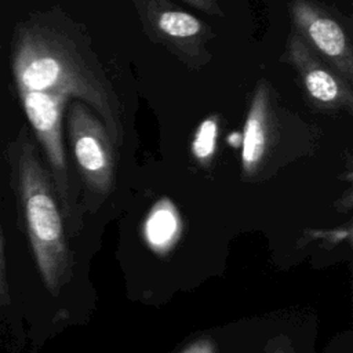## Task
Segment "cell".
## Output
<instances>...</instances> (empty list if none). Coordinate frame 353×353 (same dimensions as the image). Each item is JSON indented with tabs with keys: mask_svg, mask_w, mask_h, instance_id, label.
Instances as JSON below:
<instances>
[{
	"mask_svg": "<svg viewBox=\"0 0 353 353\" xmlns=\"http://www.w3.org/2000/svg\"><path fill=\"white\" fill-rule=\"evenodd\" d=\"M18 91L59 94L88 105L103 121L116 148L124 124L119 97L88 41L72 28L44 21L21 23L12 41Z\"/></svg>",
	"mask_w": 353,
	"mask_h": 353,
	"instance_id": "cell-1",
	"label": "cell"
},
{
	"mask_svg": "<svg viewBox=\"0 0 353 353\" xmlns=\"http://www.w3.org/2000/svg\"><path fill=\"white\" fill-rule=\"evenodd\" d=\"M10 164L37 266L48 288L55 290L66 255L62 216L50 172L25 130L10 145Z\"/></svg>",
	"mask_w": 353,
	"mask_h": 353,
	"instance_id": "cell-2",
	"label": "cell"
},
{
	"mask_svg": "<svg viewBox=\"0 0 353 353\" xmlns=\"http://www.w3.org/2000/svg\"><path fill=\"white\" fill-rule=\"evenodd\" d=\"M68 139L87 194L105 197L114 186L116 146L103 121L79 99L69 105Z\"/></svg>",
	"mask_w": 353,
	"mask_h": 353,
	"instance_id": "cell-3",
	"label": "cell"
},
{
	"mask_svg": "<svg viewBox=\"0 0 353 353\" xmlns=\"http://www.w3.org/2000/svg\"><path fill=\"white\" fill-rule=\"evenodd\" d=\"M143 33L192 69L211 61V28L170 0H134Z\"/></svg>",
	"mask_w": 353,
	"mask_h": 353,
	"instance_id": "cell-4",
	"label": "cell"
},
{
	"mask_svg": "<svg viewBox=\"0 0 353 353\" xmlns=\"http://www.w3.org/2000/svg\"><path fill=\"white\" fill-rule=\"evenodd\" d=\"M18 94L32 130L46 154L57 197L63 211L69 212V170L62 135L63 112L69 97L34 91H18Z\"/></svg>",
	"mask_w": 353,
	"mask_h": 353,
	"instance_id": "cell-5",
	"label": "cell"
},
{
	"mask_svg": "<svg viewBox=\"0 0 353 353\" xmlns=\"http://www.w3.org/2000/svg\"><path fill=\"white\" fill-rule=\"evenodd\" d=\"M294 32L346 81H353V46L345 26L314 0H291Z\"/></svg>",
	"mask_w": 353,
	"mask_h": 353,
	"instance_id": "cell-6",
	"label": "cell"
},
{
	"mask_svg": "<svg viewBox=\"0 0 353 353\" xmlns=\"http://www.w3.org/2000/svg\"><path fill=\"white\" fill-rule=\"evenodd\" d=\"M284 58L295 69L305 97L312 106L325 112L352 113V83L316 57L295 32L288 37Z\"/></svg>",
	"mask_w": 353,
	"mask_h": 353,
	"instance_id": "cell-7",
	"label": "cell"
},
{
	"mask_svg": "<svg viewBox=\"0 0 353 353\" xmlns=\"http://www.w3.org/2000/svg\"><path fill=\"white\" fill-rule=\"evenodd\" d=\"M279 119L273 92L268 81L261 80L247 110L241 142V174L255 178L265 170L279 139Z\"/></svg>",
	"mask_w": 353,
	"mask_h": 353,
	"instance_id": "cell-8",
	"label": "cell"
},
{
	"mask_svg": "<svg viewBox=\"0 0 353 353\" xmlns=\"http://www.w3.org/2000/svg\"><path fill=\"white\" fill-rule=\"evenodd\" d=\"M178 230V219L171 205L161 204L148 218L146 236L152 245L163 248L170 244Z\"/></svg>",
	"mask_w": 353,
	"mask_h": 353,
	"instance_id": "cell-9",
	"label": "cell"
},
{
	"mask_svg": "<svg viewBox=\"0 0 353 353\" xmlns=\"http://www.w3.org/2000/svg\"><path fill=\"white\" fill-rule=\"evenodd\" d=\"M219 132V117L211 114L205 117L197 127L192 141V154L196 161L208 168L216 150V141Z\"/></svg>",
	"mask_w": 353,
	"mask_h": 353,
	"instance_id": "cell-10",
	"label": "cell"
},
{
	"mask_svg": "<svg viewBox=\"0 0 353 353\" xmlns=\"http://www.w3.org/2000/svg\"><path fill=\"white\" fill-rule=\"evenodd\" d=\"M10 287L7 281V269H6V254H4V239L0 228V307H4L10 303Z\"/></svg>",
	"mask_w": 353,
	"mask_h": 353,
	"instance_id": "cell-11",
	"label": "cell"
},
{
	"mask_svg": "<svg viewBox=\"0 0 353 353\" xmlns=\"http://www.w3.org/2000/svg\"><path fill=\"white\" fill-rule=\"evenodd\" d=\"M208 15H214V17H221L222 12V7L219 0H181Z\"/></svg>",
	"mask_w": 353,
	"mask_h": 353,
	"instance_id": "cell-12",
	"label": "cell"
}]
</instances>
